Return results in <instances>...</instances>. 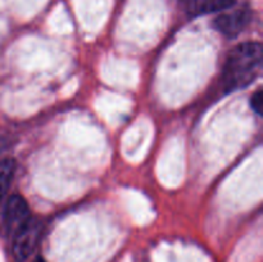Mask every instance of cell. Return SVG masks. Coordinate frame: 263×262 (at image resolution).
Here are the masks:
<instances>
[{
  "label": "cell",
  "mask_w": 263,
  "mask_h": 262,
  "mask_svg": "<svg viewBox=\"0 0 263 262\" xmlns=\"http://www.w3.org/2000/svg\"><path fill=\"white\" fill-rule=\"evenodd\" d=\"M15 167H17V163L10 157L3 158L0 161V203L4 200L9 192V188L14 179Z\"/></svg>",
  "instance_id": "6"
},
{
  "label": "cell",
  "mask_w": 263,
  "mask_h": 262,
  "mask_svg": "<svg viewBox=\"0 0 263 262\" xmlns=\"http://www.w3.org/2000/svg\"><path fill=\"white\" fill-rule=\"evenodd\" d=\"M252 20L251 10L240 8L233 12L222 13L213 21V27L226 38H235L240 35Z\"/></svg>",
  "instance_id": "4"
},
{
  "label": "cell",
  "mask_w": 263,
  "mask_h": 262,
  "mask_svg": "<svg viewBox=\"0 0 263 262\" xmlns=\"http://www.w3.org/2000/svg\"><path fill=\"white\" fill-rule=\"evenodd\" d=\"M251 107L257 115L261 116L262 110H263V91L261 89L257 90L251 98Z\"/></svg>",
  "instance_id": "7"
},
{
  "label": "cell",
  "mask_w": 263,
  "mask_h": 262,
  "mask_svg": "<svg viewBox=\"0 0 263 262\" xmlns=\"http://www.w3.org/2000/svg\"><path fill=\"white\" fill-rule=\"evenodd\" d=\"M43 225L31 217L12 235V252L17 262H25L30 258L40 240Z\"/></svg>",
  "instance_id": "2"
},
{
  "label": "cell",
  "mask_w": 263,
  "mask_h": 262,
  "mask_svg": "<svg viewBox=\"0 0 263 262\" xmlns=\"http://www.w3.org/2000/svg\"><path fill=\"white\" fill-rule=\"evenodd\" d=\"M35 262H44V261H43V258H37Z\"/></svg>",
  "instance_id": "8"
},
{
  "label": "cell",
  "mask_w": 263,
  "mask_h": 262,
  "mask_svg": "<svg viewBox=\"0 0 263 262\" xmlns=\"http://www.w3.org/2000/svg\"><path fill=\"white\" fill-rule=\"evenodd\" d=\"M263 49L261 43L247 41L236 45L229 53L222 71L225 90L243 89L249 86L262 72Z\"/></svg>",
  "instance_id": "1"
},
{
  "label": "cell",
  "mask_w": 263,
  "mask_h": 262,
  "mask_svg": "<svg viewBox=\"0 0 263 262\" xmlns=\"http://www.w3.org/2000/svg\"><path fill=\"white\" fill-rule=\"evenodd\" d=\"M236 0H190L187 4V14L190 17L223 12L234 7Z\"/></svg>",
  "instance_id": "5"
},
{
  "label": "cell",
  "mask_w": 263,
  "mask_h": 262,
  "mask_svg": "<svg viewBox=\"0 0 263 262\" xmlns=\"http://www.w3.org/2000/svg\"><path fill=\"white\" fill-rule=\"evenodd\" d=\"M30 218L31 212L27 200L20 194L10 195L4 204L2 217L5 235H13Z\"/></svg>",
  "instance_id": "3"
}]
</instances>
